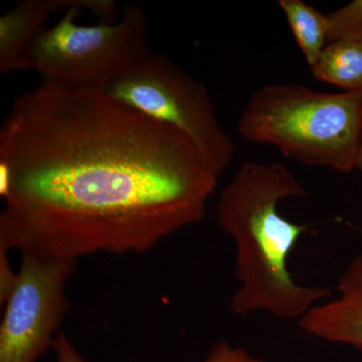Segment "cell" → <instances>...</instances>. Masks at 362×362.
Instances as JSON below:
<instances>
[{
	"label": "cell",
	"mask_w": 362,
	"mask_h": 362,
	"mask_svg": "<svg viewBox=\"0 0 362 362\" xmlns=\"http://www.w3.org/2000/svg\"><path fill=\"white\" fill-rule=\"evenodd\" d=\"M299 321L300 327L312 337L362 350V255L343 271L335 295Z\"/></svg>",
	"instance_id": "cell-7"
},
{
	"label": "cell",
	"mask_w": 362,
	"mask_h": 362,
	"mask_svg": "<svg viewBox=\"0 0 362 362\" xmlns=\"http://www.w3.org/2000/svg\"><path fill=\"white\" fill-rule=\"evenodd\" d=\"M78 262L21 254L16 285L0 325V362H35L54 339L69 310L66 288Z\"/></svg>",
	"instance_id": "cell-6"
},
{
	"label": "cell",
	"mask_w": 362,
	"mask_h": 362,
	"mask_svg": "<svg viewBox=\"0 0 362 362\" xmlns=\"http://www.w3.org/2000/svg\"><path fill=\"white\" fill-rule=\"evenodd\" d=\"M305 195L306 189L294 173L276 162H246L221 192L216 221L235 243L239 282L230 300L233 313L266 312L283 320H300L332 297L326 288L298 284L288 268L307 226L285 218L279 206Z\"/></svg>",
	"instance_id": "cell-2"
},
{
	"label": "cell",
	"mask_w": 362,
	"mask_h": 362,
	"mask_svg": "<svg viewBox=\"0 0 362 362\" xmlns=\"http://www.w3.org/2000/svg\"><path fill=\"white\" fill-rule=\"evenodd\" d=\"M146 21L132 4L119 14L112 0H78L35 40L28 71L59 89L103 92L151 52Z\"/></svg>",
	"instance_id": "cell-4"
},
{
	"label": "cell",
	"mask_w": 362,
	"mask_h": 362,
	"mask_svg": "<svg viewBox=\"0 0 362 362\" xmlns=\"http://www.w3.org/2000/svg\"><path fill=\"white\" fill-rule=\"evenodd\" d=\"M237 129L247 141L272 145L305 165L349 173L362 144V92L267 85L252 94Z\"/></svg>",
	"instance_id": "cell-3"
},
{
	"label": "cell",
	"mask_w": 362,
	"mask_h": 362,
	"mask_svg": "<svg viewBox=\"0 0 362 362\" xmlns=\"http://www.w3.org/2000/svg\"><path fill=\"white\" fill-rule=\"evenodd\" d=\"M220 176L175 128L99 90L40 84L0 130V251L148 252L204 220Z\"/></svg>",
	"instance_id": "cell-1"
},
{
	"label": "cell",
	"mask_w": 362,
	"mask_h": 362,
	"mask_svg": "<svg viewBox=\"0 0 362 362\" xmlns=\"http://www.w3.org/2000/svg\"><path fill=\"white\" fill-rule=\"evenodd\" d=\"M356 169H358V170L362 171V144H361V150H359L358 156H357Z\"/></svg>",
	"instance_id": "cell-15"
},
{
	"label": "cell",
	"mask_w": 362,
	"mask_h": 362,
	"mask_svg": "<svg viewBox=\"0 0 362 362\" xmlns=\"http://www.w3.org/2000/svg\"><path fill=\"white\" fill-rule=\"evenodd\" d=\"M18 272H13L7 252L0 251V302L4 305L16 285Z\"/></svg>",
	"instance_id": "cell-13"
},
{
	"label": "cell",
	"mask_w": 362,
	"mask_h": 362,
	"mask_svg": "<svg viewBox=\"0 0 362 362\" xmlns=\"http://www.w3.org/2000/svg\"><path fill=\"white\" fill-rule=\"evenodd\" d=\"M310 69L316 80L345 92H362V42L328 44Z\"/></svg>",
	"instance_id": "cell-9"
},
{
	"label": "cell",
	"mask_w": 362,
	"mask_h": 362,
	"mask_svg": "<svg viewBox=\"0 0 362 362\" xmlns=\"http://www.w3.org/2000/svg\"><path fill=\"white\" fill-rule=\"evenodd\" d=\"M52 349L56 352L57 362H85L65 333H59L52 344Z\"/></svg>",
	"instance_id": "cell-14"
},
{
	"label": "cell",
	"mask_w": 362,
	"mask_h": 362,
	"mask_svg": "<svg viewBox=\"0 0 362 362\" xmlns=\"http://www.w3.org/2000/svg\"><path fill=\"white\" fill-rule=\"evenodd\" d=\"M78 0H21L0 18V73L28 71L30 47L49 16L68 11Z\"/></svg>",
	"instance_id": "cell-8"
},
{
	"label": "cell",
	"mask_w": 362,
	"mask_h": 362,
	"mask_svg": "<svg viewBox=\"0 0 362 362\" xmlns=\"http://www.w3.org/2000/svg\"><path fill=\"white\" fill-rule=\"evenodd\" d=\"M279 6L311 68L328 44L326 14L319 13L302 0H280Z\"/></svg>",
	"instance_id": "cell-10"
},
{
	"label": "cell",
	"mask_w": 362,
	"mask_h": 362,
	"mask_svg": "<svg viewBox=\"0 0 362 362\" xmlns=\"http://www.w3.org/2000/svg\"><path fill=\"white\" fill-rule=\"evenodd\" d=\"M103 93L187 135L218 175L232 162L235 145L218 122L206 85L166 57L149 52Z\"/></svg>",
	"instance_id": "cell-5"
},
{
	"label": "cell",
	"mask_w": 362,
	"mask_h": 362,
	"mask_svg": "<svg viewBox=\"0 0 362 362\" xmlns=\"http://www.w3.org/2000/svg\"><path fill=\"white\" fill-rule=\"evenodd\" d=\"M326 20L328 44L362 42V0H354L341 8L326 14Z\"/></svg>",
	"instance_id": "cell-11"
},
{
	"label": "cell",
	"mask_w": 362,
	"mask_h": 362,
	"mask_svg": "<svg viewBox=\"0 0 362 362\" xmlns=\"http://www.w3.org/2000/svg\"><path fill=\"white\" fill-rule=\"evenodd\" d=\"M204 362H266L263 359L252 356L246 349L233 346L230 343L220 341L216 343Z\"/></svg>",
	"instance_id": "cell-12"
}]
</instances>
